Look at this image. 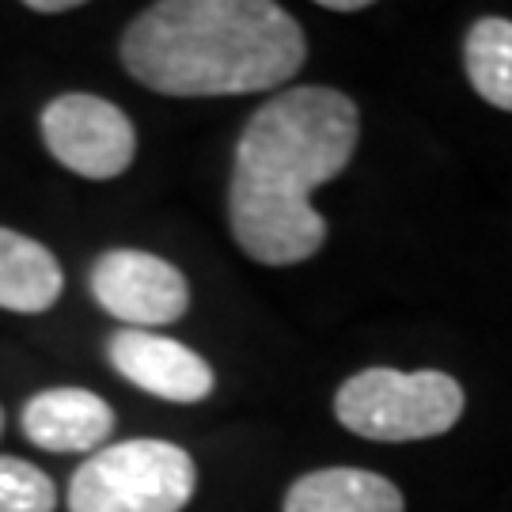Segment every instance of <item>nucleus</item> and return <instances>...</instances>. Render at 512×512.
Masks as SVG:
<instances>
[{
	"label": "nucleus",
	"mask_w": 512,
	"mask_h": 512,
	"mask_svg": "<svg viewBox=\"0 0 512 512\" xmlns=\"http://www.w3.org/2000/svg\"><path fill=\"white\" fill-rule=\"evenodd\" d=\"M475 92L497 110H512V19L486 16L467 31L463 46Z\"/></svg>",
	"instance_id": "nucleus-11"
},
{
	"label": "nucleus",
	"mask_w": 512,
	"mask_h": 512,
	"mask_svg": "<svg viewBox=\"0 0 512 512\" xmlns=\"http://www.w3.org/2000/svg\"><path fill=\"white\" fill-rule=\"evenodd\" d=\"M285 512H403V494L376 471L327 467L296 478L285 494Z\"/></svg>",
	"instance_id": "nucleus-9"
},
{
	"label": "nucleus",
	"mask_w": 512,
	"mask_h": 512,
	"mask_svg": "<svg viewBox=\"0 0 512 512\" xmlns=\"http://www.w3.org/2000/svg\"><path fill=\"white\" fill-rule=\"evenodd\" d=\"M65 274L57 258L16 228H0V308L38 315L57 304Z\"/></svg>",
	"instance_id": "nucleus-10"
},
{
	"label": "nucleus",
	"mask_w": 512,
	"mask_h": 512,
	"mask_svg": "<svg viewBox=\"0 0 512 512\" xmlns=\"http://www.w3.org/2000/svg\"><path fill=\"white\" fill-rule=\"evenodd\" d=\"M38 126L50 156L84 179H118L137 152L133 122L99 95H57L42 107Z\"/></svg>",
	"instance_id": "nucleus-5"
},
{
	"label": "nucleus",
	"mask_w": 512,
	"mask_h": 512,
	"mask_svg": "<svg viewBox=\"0 0 512 512\" xmlns=\"http://www.w3.org/2000/svg\"><path fill=\"white\" fill-rule=\"evenodd\" d=\"M19 425L46 452H92L110 437L114 410L84 387H50L23 406Z\"/></svg>",
	"instance_id": "nucleus-8"
},
{
	"label": "nucleus",
	"mask_w": 512,
	"mask_h": 512,
	"mask_svg": "<svg viewBox=\"0 0 512 512\" xmlns=\"http://www.w3.org/2000/svg\"><path fill=\"white\" fill-rule=\"evenodd\" d=\"M0 429H4V410H0Z\"/></svg>",
	"instance_id": "nucleus-15"
},
{
	"label": "nucleus",
	"mask_w": 512,
	"mask_h": 512,
	"mask_svg": "<svg viewBox=\"0 0 512 512\" xmlns=\"http://www.w3.org/2000/svg\"><path fill=\"white\" fill-rule=\"evenodd\" d=\"M27 8H31V12H42V16H50V12H73L76 0H31Z\"/></svg>",
	"instance_id": "nucleus-13"
},
{
	"label": "nucleus",
	"mask_w": 512,
	"mask_h": 512,
	"mask_svg": "<svg viewBox=\"0 0 512 512\" xmlns=\"http://www.w3.org/2000/svg\"><path fill=\"white\" fill-rule=\"evenodd\" d=\"M92 293L99 308L133 330L175 323L190 308L186 277L148 251H107L92 266Z\"/></svg>",
	"instance_id": "nucleus-6"
},
{
	"label": "nucleus",
	"mask_w": 512,
	"mask_h": 512,
	"mask_svg": "<svg viewBox=\"0 0 512 512\" xmlns=\"http://www.w3.org/2000/svg\"><path fill=\"white\" fill-rule=\"evenodd\" d=\"M323 8L327 12H361L368 8V0H323Z\"/></svg>",
	"instance_id": "nucleus-14"
},
{
	"label": "nucleus",
	"mask_w": 512,
	"mask_h": 512,
	"mask_svg": "<svg viewBox=\"0 0 512 512\" xmlns=\"http://www.w3.org/2000/svg\"><path fill=\"white\" fill-rule=\"evenodd\" d=\"M107 357L122 380L167 403H202L213 391V368L183 342H171L152 330H114Z\"/></svg>",
	"instance_id": "nucleus-7"
},
{
	"label": "nucleus",
	"mask_w": 512,
	"mask_h": 512,
	"mask_svg": "<svg viewBox=\"0 0 512 512\" xmlns=\"http://www.w3.org/2000/svg\"><path fill=\"white\" fill-rule=\"evenodd\" d=\"M54 478L35 463L16 456H0V512H54Z\"/></svg>",
	"instance_id": "nucleus-12"
},
{
	"label": "nucleus",
	"mask_w": 512,
	"mask_h": 512,
	"mask_svg": "<svg viewBox=\"0 0 512 512\" xmlns=\"http://www.w3.org/2000/svg\"><path fill=\"white\" fill-rule=\"evenodd\" d=\"M198 486L186 448L122 440L99 448L69 482V512H183Z\"/></svg>",
	"instance_id": "nucleus-4"
},
{
	"label": "nucleus",
	"mask_w": 512,
	"mask_h": 512,
	"mask_svg": "<svg viewBox=\"0 0 512 512\" xmlns=\"http://www.w3.org/2000/svg\"><path fill=\"white\" fill-rule=\"evenodd\" d=\"M334 414L349 433L384 444L448 433L463 414V387L448 372L365 368L338 387Z\"/></svg>",
	"instance_id": "nucleus-3"
},
{
	"label": "nucleus",
	"mask_w": 512,
	"mask_h": 512,
	"mask_svg": "<svg viewBox=\"0 0 512 512\" xmlns=\"http://www.w3.org/2000/svg\"><path fill=\"white\" fill-rule=\"evenodd\" d=\"M304 31L274 0H160L126 27L122 61L160 95H255L300 73Z\"/></svg>",
	"instance_id": "nucleus-2"
},
{
	"label": "nucleus",
	"mask_w": 512,
	"mask_h": 512,
	"mask_svg": "<svg viewBox=\"0 0 512 512\" xmlns=\"http://www.w3.org/2000/svg\"><path fill=\"white\" fill-rule=\"evenodd\" d=\"M357 107L334 88H289L251 114L228 190L232 236L262 266H296L327 243L311 190L346 171L357 152Z\"/></svg>",
	"instance_id": "nucleus-1"
}]
</instances>
